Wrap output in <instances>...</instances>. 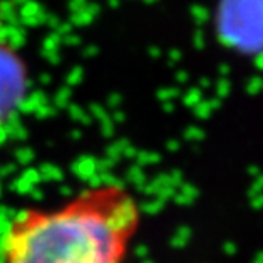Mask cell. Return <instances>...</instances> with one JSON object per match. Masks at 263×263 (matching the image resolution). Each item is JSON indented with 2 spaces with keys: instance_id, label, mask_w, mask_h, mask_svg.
Masks as SVG:
<instances>
[{
  "instance_id": "obj_1",
  "label": "cell",
  "mask_w": 263,
  "mask_h": 263,
  "mask_svg": "<svg viewBox=\"0 0 263 263\" xmlns=\"http://www.w3.org/2000/svg\"><path fill=\"white\" fill-rule=\"evenodd\" d=\"M140 209L123 186L101 185L53 209H29L10 222L4 263H125Z\"/></svg>"
},
{
  "instance_id": "obj_2",
  "label": "cell",
  "mask_w": 263,
  "mask_h": 263,
  "mask_svg": "<svg viewBox=\"0 0 263 263\" xmlns=\"http://www.w3.org/2000/svg\"><path fill=\"white\" fill-rule=\"evenodd\" d=\"M219 26L231 45L248 51L263 50V0H222Z\"/></svg>"
},
{
  "instance_id": "obj_3",
  "label": "cell",
  "mask_w": 263,
  "mask_h": 263,
  "mask_svg": "<svg viewBox=\"0 0 263 263\" xmlns=\"http://www.w3.org/2000/svg\"><path fill=\"white\" fill-rule=\"evenodd\" d=\"M26 89L23 60L9 46L0 43V122L17 108Z\"/></svg>"
}]
</instances>
